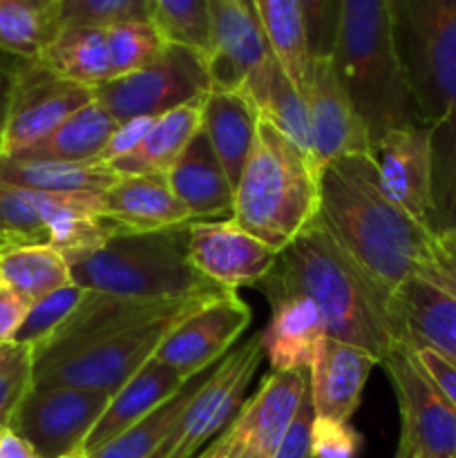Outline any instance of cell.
Returning <instances> with one entry per match:
<instances>
[{
	"instance_id": "obj_42",
	"label": "cell",
	"mask_w": 456,
	"mask_h": 458,
	"mask_svg": "<svg viewBox=\"0 0 456 458\" xmlns=\"http://www.w3.org/2000/svg\"><path fill=\"white\" fill-rule=\"evenodd\" d=\"M304 22H307L311 56H331L338 30L340 0H300Z\"/></svg>"
},
{
	"instance_id": "obj_37",
	"label": "cell",
	"mask_w": 456,
	"mask_h": 458,
	"mask_svg": "<svg viewBox=\"0 0 456 458\" xmlns=\"http://www.w3.org/2000/svg\"><path fill=\"white\" fill-rule=\"evenodd\" d=\"M107 47H110L112 79L132 74L141 67L150 65L165 49L168 38L161 34L155 21L121 22L107 27Z\"/></svg>"
},
{
	"instance_id": "obj_25",
	"label": "cell",
	"mask_w": 456,
	"mask_h": 458,
	"mask_svg": "<svg viewBox=\"0 0 456 458\" xmlns=\"http://www.w3.org/2000/svg\"><path fill=\"white\" fill-rule=\"evenodd\" d=\"M170 191L186 206L192 222L231 219L235 188L228 182L213 146L204 132H197L165 173Z\"/></svg>"
},
{
	"instance_id": "obj_50",
	"label": "cell",
	"mask_w": 456,
	"mask_h": 458,
	"mask_svg": "<svg viewBox=\"0 0 456 458\" xmlns=\"http://www.w3.org/2000/svg\"><path fill=\"white\" fill-rule=\"evenodd\" d=\"M197 458H231V434H228V429L222 437L215 438V441L210 443L208 450Z\"/></svg>"
},
{
	"instance_id": "obj_33",
	"label": "cell",
	"mask_w": 456,
	"mask_h": 458,
	"mask_svg": "<svg viewBox=\"0 0 456 458\" xmlns=\"http://www.w3.org/2000/svg\"><path fill=\"white\" fill-rule=\"evenodd\" d=\"M250 4L273 56L304 97L313 56L300 0H250Z\"/></svg>"
},
{
	"instance_id": "obj_53",
	"label": "cell",
	"mask_w": 456,
	"mask_h": 458,
	"mask_svg": "<svg viewBox=\"0 0 456 458\" xmlns=\"http://www.w3.org/2000/svg\"><path fill=\"white\" fill-rule=\"evenodd\" d=\"M237 458H264V456H259L258 452H253V450H244Z\"/></svg>"
},
{
	"instance_id": "obj_16",
	"label": "cell",
	"mask_w": 456,
	"mask_h": 458,
	"mask_svg": "<svg viewBox=\"0 0 456 458\" xmlns=\"http://www.w3.org/2000/svg\"><path fill=\"white\" fill-rule=\"evenodd\" d=\"M249 322L250 309L237 298L235 291H231L179 322L165 335L155 356L182 378L190 380L192 376L224 360Z\"/></svg>"
},
{
	"instance_id": "obj_40",
	"label": "cell",
	"mask_w": 456,
	"mask_h": 458,
	"mask_svg": "<svg viewBox=\"0 0 456 458\" xmlns=\"http://www.w3.org/2000/svg\"><path fill=\"white\" fill-rule=\"evenodd\" d=\"M83 298L85 289L76 286L74 282L63 286V289L54 291V293L45 295V298H40L38 302H34L30 307L25 320H22V325L13 334L12 343L30 349H36L38 344H43L76 311V307H79Z\"/></svg>"
},
{
	"instance_id": "obj_55",
	"label": "cell",
	"mask_w": 456,
	"mask_h": 458,
	"mask_svg": "<svg viewBox=\"0 0 456 458\" xmlns=\"http://www.w3.org/2000/svg\"><path fill=\"white\" fill-rule=\"evenodd\" d=\"M0 284H3V277H0Z\"/></svg>"
},
{
	"instance_id": "obj_34",
	"label": "cell",
	"mask_w": 456,
	"mask_h": 458,
	"mask_svg": "<svg viewBox=\"0 0 456 458\" xmlns=\"http://www.w3.org/2000/svg\"><path fill=\"white\" fill-rule=\"evenodd\" d=\"M217 365L201 371V374L192 376V378L188 380V383L183 385L174 396H170L168 401L161 403L156 410H152L150 414H148L146 419L139 420L137 425L125 429L123 434L112 438L110 443L101 445L98 450L88 452L89 458H152L155 456V452L164 445L168 434L173 432L174 423H177L179 416L183 414L188 403H190L192 396L199 392L201 385L213 376V371L217 369Z\"/></svg>"
},
{
	"instance_id": "obj_23",
	"label": "cell",
	"mask_w": 456,
	"mask_h": 458,
	"mask_svg": "<svg viewBox=\"0 0 456 458\" xmlns=\"http://www.w3.org/2000/svg\"><path fill=\"white\" fill-rule=\"evenodd\" d=\"M376 365L378 360L365 349L326 338L308 367V394L316 419L349 423Z\"/></svg>"
},
{
	"instance_id": "obj_29",
	"label": "cell",
	"mask_w": 456,
	"mask_h": 458,
	"mask_svg": "<svg viewBox=\"0 0 456 458\" xmlns=\"http://www.w3.org/2000/svg\"><path fill=\"white\" fill-rule=\"evenodd\" d=\"M246 94L258 107L259 119L268 121L311 159L308 110L302 92L291 83L275 56H268L244 83ZM313 165V164H311Z\"/></svg>"
},
{
	"instance_id": "obj_22",
	"label": "cell",
	"mask_w": 456,
	"mask_h": 458,
	"mask_svg": "<svg viewBox=\"0 0 456 458\" xmlns=\"http://www.w3.org/2000/svg\"><path fill=\"white\" fill-rule=\"evenodd\" d=\"M271 302V322L259 331L264 356L273 371L308 369L329 338L326 322L311 298L295 291H264Z\"/></svg>"
},
{
	"instance_id": "obj_52",
	"label": "cell",
	"mask_w": 456,
	"mask_h": 458,
	"mask_svg": "<svg viewBox=\"0 0 456 458\" xmlns=\"http://www.w3.org/2000/svg\"><path fill=\"white\" fill-rule=\"evenodd\" d=\"M18 344L9 343V344H0V365H4V362L9 360V358L13 356V352H16Z\"/></svg>"
},
{
	"instance_id": "obj_48",
	"label": "cell",
	"mask_w": 456,
	"mask_h": 458,
	"mask_svg": "<svg viewBox=\"0 0 456 458\" xmlns=\"http://www.w3.org/2000/svg\"><path fill=\"white\" fill-rule=\"evenodd\" d=\"M0 458H36L30 443L12 428L0 429Z\"/></svg>"
},
{
	"instance_id": "obj_18",
	"label": "cell",
	"mask_w": 456,
	"mask_h": 458,
	"mask_svg": "<svg viewBox=\"0 0 456 458\" xmlns=\"http://www.w3.org/2000/svg\"><path fill=\"white\" fill-rule=\"evenodd\" d=\"M208 22L210 89H241L246 79L273 56L253 4L250 0H208Z\"/></svg>"
},
{
	"instance_id": "obj_32",
	"label": "cell",
	"mask_w": 456,
	"mask_h": 458,
	"mask_svg": "<svg viewBox=\"0 0 456 458\" xmlns=\"http://www.w3.org/2000/svg\"><path fill=\"white\" fill-rule=\"evenodd\" d=\"M38 61L63 79L92 89L112 79L107 31L98 27H61Z\"/></svg>"
},
{
	"instance_id": "obj_35",
	"label": "cell",
	"mask_w": 456,
	"mask_h": 458,
	"mask_svg": "<svg viewBox=\"0 0 456 458\" xmlns=\"http://www.w3.org/2000/svg\"><path fill=\"white\" fill-rule=\"evenodd\" d=\"M58 30L56 0H0V54L38 61Z\"/></svg>"
},
{
	"instance_id": "obj_46",
	"label": "cell",
	"mask_w": 456,
	"mask_h": 458,
	"mask_svg": "<svg viewBox=\"0 0 456 458\" xmlns=\"http://www.w3.org/2000/svg\"><path fill=\"white\" fill-rule=\"evenodd\" d=\"M155 119H150V116H143V119H132V121H125V123L116 125V130L112 132L110 141H107L106 150L101 152L98 161H103V164H112V161L121 159V157L128 155L130 150H134V148L139 146V141L146 137V132L150 130V125L155 123Z\"/></svg>"
},
{
	"instance_id": "obj_44",
	"label": "cell",
	"mask_w": 456,
	"mask_h": 458,
	"mask_svg": "<svg viewBox=\"0 0 456 458\" xmlns=\"http://www.w3.org/2000/svg\"><path fill=\"white\" fill-rule=\"evenodd\" d=\"M313 420H316V414H313L311 394H308L300 407L298 416H295L293 425L284 434L271 458H316L313 454Z\"/></svg>"
},
{
	"instance_id": "obj_41",
	"label": "cell",
	"mask_w": 456,
	"mask_h": 458,
	"mask_svg": "<svg viewBox=\"0 0 456 458\" xmlns=\"http://www.w3.org/2000/svg\"><path fill=\"white\" fill-rule=\"evenodd\" d=\"M34 387L31 349L18 344L13 356L0 365V429L9 428L25 394Z\"/></svg>"
},
{
	"instance_id": "obj_45",
	"label": "cell",
	"mask_w": 456,
	"mask_h": 458,
	"mask_svg": "<svg viewBox=\"0 0 456 458\" xmlns=\"http://www.w3.org/2000/svg\"><path fill=\"white\" fill-rule=\"evenodd\" d=\"M411 352H414L416 360H418V365L423 367L425 374L432 378V383L441 389L443 396H445L456 410V365L454 362H450L447 358H443L441 353H436L434 349H427V347L411 349Z\"/></svg>"
},
{
	"instance_id": "obj_7",
	"label": "cell",
	"mask_w": 456,
	"mask_h": 458,
	"mask_svg": "<svg viewBox=\"0 0 456 458\" xmlns=\"http://www.w3.org/2000/svg\"><path fill=\"white\" fill-rule=\"evenodd\" d=\"M116 235L103 219L101 195L30 191L0 182V250L52 246L79 253Z\"/></svg>"
},
{
	"instance_id": "obj_10",
	"label": "cell",
	"mask_w": 456,
	"mask_h": 458,
	"mask_svg": "<svg viewBox=\"0 0 456 458\" xmlns=\"http://www.w3.org/2000/svg\"><path fill=\"white\" fill-rule=\"evenodd\" d=\"M262 360L264 349L259 334L237 352L228 353L192 396L173 432L152 458H197L206 443L222 437L240 414L246 389Z\"/></svg>"
},
{
	"instance_id": "obj_38",
	"label": "cell",
	"mask_w": 456,
	"mask_h": 458,
	"mask_svg": "<svg viewBox=\"0 0 456 458\" xmlns=\"http://www.w3.org/2000/svg\"><path fill=\"white\" fill-rule=\"evenodd\" d=\"M155 21L152 0H58L61 27H107Z\"/></svg>"
},
{
	"instance_id": "obj_24",
	"label": "cell",
	"mask_w": 456,
	"mask_h": 458,
	"mask_svg": "<svg viewBox=\"0 0 456 458\" xmlns=\"http://www.w3.org/2000/svg\"><path fill=\"white\" fill-rule=\"evenodd\" d=\"M103 219L121 233H156L192 222L165 174H119L101 195Z\"/></svg>"
},
{
	"instance_id": "obj_14",
	"label": "cell",
	"mask_w": 456,
	"mask_h": 458,
	"mask_svg": "<svg viewBox=\"0 0 456 458\" xmlns=\"http://www.w3.org/2000/svg\"><path fill=\"white\" fill-rule=\"evenodd\" d=\"M304 101L308 110L311 164L317 174L347 157H374L369 128L340 85L329 56L311 61Z\"/></svg>"
},
{
	"instance_id": "obj_4",
	"label": "cell",
	"mask_w": 456,
	"mask_h": 458,
	"mask_svg": "<svg viewBox=\"0 0 456 458\" xmlns=\"http://www.w3.org/2000/svg\"><path fill=\"white\" fill-rule=\"evenodd\" d=\"M190 224L156 233H121L89 250L65 253L72 282L94 293L150 304L231 293L192 267Z\"/></svg>"
},
{
	"instance_id": "obj_12",
	"label": "cell",
	"mask_w": 456,
	"mask_h": 458,
	"mask_svg": "<svg viewBox=\"0 0 456 458\" xmlns=\"http://www.w3.org/2000/svg\"><path fill=\"white\" fill-rule=\"evenodd\" d=\"M110 398V394L67 385H34L9 428L30 443L36 458H65L83 452Z\"/></svg>"
},
{
	"instance_id": "obj_27",
	"label": "cell",
	"mask_w": 456,
	"mask_h": 458,
	"mask_svg": "<svg viewBox=\"0 0 456 458\" xmlns=\"http://www.w3.org/2000/svg\"><path fill=\"white\" fill-rule=\"evenodd\" d=\"M188 380L182 378L174 369L152 356L128 383L121 385L119 392L112 394L106 411L101 414L98 423L94 425L92 434L85 441L83 452H94L101 445L110 443L125 429L137 425L146 419L152 410L168 401L170 396L179 392Z\"/></svg>"
},
{
	"instance_id": "obj_39",
	"label": "cell",
	"mask_w": 456,
	"mask_h": 458,
	"mask_svg": "<svg viewBox=\"0 0 456 458\" xmlns=\"http://www.w3.org/2000/svg\"><path fill=\"white\" fill-rule=\"evenodd\" d=\"M155 22L168 43L186 45L206 58L210 45L208 0H152Z\"/></svg>"
},
{
	"instance_id": "obj_47",
	"label": "cell",
	"mask_w": 456,
	"mask_h": 458,
	"mask_svg": "<svg viewBox=\"0 0 456 458\" xmlns=\"http://www.w3.org/2000/svg\"><path fill=\"white\" fill-rule=\"evenodd\" d=\"M30 307L31 304L27 300H22L12 289L0 284V344L12 343L13 334L22 325Z\"/></svg>"
},
{
	"instance_id": "obj_28",
	"label": "cell",
	"mask_w": 456,
	"mask_h": 458,
	"mask_svg": "<svg viewBox=\"0 0 456 458\" xmlns=\"http://www.w3.org/2000/svg\"><path fill=\"white\" fill-rule=\"evenodd\" d=\"M116 125L119 123L112 119L110 112L94 98L92 103L67 116L47 137L7 157L31 161H63V164L98 161Z\"/></svg>"
},
{
	"instance_id": "obj_6",
	"label": "cell",
	"mask_w": 456,
	"mask_h": 458,
	"mask_svg": "<svg viewBox=\"0 0 456 458\" xmlns=\"http://www.w3.org/2000/svg\"><path fill=\"white\" fill-rule=\"evenodd\" d=\"M398 54L425 125L456 116V0H392Z\"/></svg>"
},
{
	"instance_id": "obj_3",
	"label": "cell",
	"mask_w": 456,
	"mask_h": 458,
	"mask_svg": "<svg viewBox=\"0 0 456 458\" xmlns=\"http://www.w3.org/2000/svg\"><path fill=\"white\" fill-rule=\"evenodd\" d=\"M329 58L371 143L389 130L425 125L398 54L392 0H340Z\"/></svg>"
},
{
	"instance_id": "obj_20",
	"label": "cell",
	"mask_w": 456,
	"mask_h": 458,
	"mask_svg": "<svg viewBox=\"0 0 456 458\" xmlns=\"http://www.w3.org/2000/svg\"><path fill=\"white\" fill-rule=\"evenodd\" d=\"M182 302H186V300H182ZM177 304L179 302H134V300L85 291V298L80 300L76 311L58 327L56 334L36 349H31V360H34V365H43V362L72 356V353L92 347V344L101 343L110 335L132 329V327L143 325L148 320H155Z\"/></svg>"
},
{
	"instance_id": "obj_30",
	"label": "cell",
	"mask_w": 456,
	"mask_h": 458,
	"mask_svg": "<svg viewBox=\"0 0 456 458\" xmlns=\"http://www.w3.org/2000/svg\"><path fill=\"white\" fill-rule=\"evenodd\" d=\"M201 103L204 98L156 116L155 123L134 150L112 161L121 174H165L179 159L190 139L201 130Z\"/></svg>"
},
{
	"instance_id": "obj_43",
	"label": "cell",
	"mask_w": 456,
	"mask_h": 458,
	"mask_svg": "<svg viewBox=\"0 0 456 458\" xmlns=\"http://www.w3.org/2000/svg\"><path fill=\"white\" fill-rule=\"evenodd\" d=\"M362 437L349 423L313 420V454L316 458H356Z\"/></svg>"
},
{
	"instance_id": "obj_26",
	"label": "cell",
	"mask_w": 456,
	"mask_h": 458,
	"mask_svg": "<svg viewBox=\"0 0 456 458\" xmlns=\"http://www.w3.org/2000/svg\"><path fill=\"white\" fill-rule=\"evenodd\" d=\"M259 112L244 89H210L201 103V132L208 137L228 182L235 188L258 139Z\"/></svg>"
},
{
	"instance_id": "obj_11",
	"label": "cell",
	"mask_w": 456,
	"mask_h": 458,
	"mask_svg": "<svg viewBox=\"0 0 456 458\" xmlns=\"http://www.w3.org/2000/svg\"><path fill=\"white\" fill-rule=\"evenodd\" d=\"M401 410V443L393 458H456V410L416 360L396 344L383 360Z\"/></svg>"
},
{
	"instance_id": "obj_17",
	"label": "cell",
	"mask_w": 456,
	"mask_h": 458,
	"mask_svg": "<svg viewBox=\"0 0 456 458\" xmlns=\"http://www.w3.org/2000/svg\"><path fill=\"white\" fill-rule=\"evenodd\" d=\"M277 250L246 233L235 219L192 222L188 226V258L192 267L228 291L255 286L271 273Z\"/></svg>"
},
{
	"instance_id": "obj_49",
	"label": "cell",
	"mask_w": 456,
	"mask_h": 458,
	"mask_svg": "<svg viewBox=\"0 0 456 458\" xmlns=\"http://www.w3.org/2000/svg\"><path fill=\"white\" fill-rule=\"evenodd\" d=\"M9 85H12V65H4L0 61V152H3V134L4 121H7V106H9Z\"/></svg>"
},
{
	"instance_id": "obj_36",
	"label": "cell",
	"mask_w": 456,
	"mask_h": 458,
	"mask_svg": "<svg viewBox=\"0 0 456 458\" xmlns=\"http://www.w3.org/2000/svg\"><path fill=\"white\" fill-rule=\"evenodd\" d=\"M0 277L7 289L30 304L72 284L65 255L52 246H21L0 250Z\"/></svg>"
},
{
	"instance_id": "obj_51",
	"label": "cell",
	"mask_w": 456,
	"mask_h": 458,
	"mask_svg": "<svg viewBox=\"0 0 456 458\" xmlns=\"http://www.w3.org/2000/svg\"><path fill=\"white\" fill-rule=\"evenodd\" d=\"M438 233V240H441L443 249H445L447 253V259H450V268L452 273H454L456 277V231H452V228H441Z\"/></svg>"
},
{
	"instance_id": "obj_5",
	"label": "cell",
	"mask_w": 456,
	"mask_h": 458,
	"mask_svg": "<svg viewBox=\"0 0 456 458\" xmlns=\"http://www.w3.org/2000/svg\"><path fill=\"white\" fill-rule=\"evenodd\" d=\"M320 215V174L311 159L268 121L235 186L232 219L282 253Z\"/></svg>"
},
{
	"instance_id": "obj_31",
	"label": "cell",
	"mask_w": 456,
	"mask_h": 458,
	"mask_svg": "<svg viewBox=\"0 0 456 458\" xmlns=\"http://www.w3.org/2000/svg\"><path fill=\"white\" fill-rule=\"evenodd\" d=\"M110 164L88 161V164H63V161H31L16 157H0V182L18 188H30L56 195H103L119 179Z\"/></svg>"
},
{
	"instance_id": "obj_15",
	"label": "cell",
	"mask_w": 456,
	"mask_h": 458,
	"mask_svg": "<svg viewBox=\"0 0 456 458\" xmlns=\"http://www.w3.org/2000/svg\"><path fill=\"white\" fill-rule=\"evenodd\" d=\"M434 125L389 130L374 143V159L383 195L418 224L434 228Z\"/></svg>"
},
{
	"instance_id": "obj_9",
	"label": "cell",
	"mask_w": 456,
	"mask_h": 458,
	"mask_svg": "<svg viewBox=\"0 0 456 458\" xmlns=\"http://www.w3.org/2000/svg\"><path fill=\"white\" fill-rule=\"evenodd\" d=\"M97 101L116 123L165 114L210 92L206 58L195 49L168 43L164 52L141 70L116 76L94 89Z\"/></svg>"
},
{
	"instance_id": "obj_1",
	"label": "cell",
	"mask_w": 456,
	"mask_h": 458,
	"mask_svg": "<svg viewBox=\"0 0 456 458\" xmlns=\"http://www.w3.org/2000/svg\"><path fill=\"white\" fill-rule=\"evenodd\" d=\"M317 217L384 295L410 277L456 295L438 233L383 195L374 157H347L322 170Z\"/></svg>"
},
{
	"instance_id": "obj_54",
	"label": "cell",
	"mask_w": 456,
	"mask_h": 458,
	"mask_svg": "<svg viewBox=\"0 0 456 458\" xmlns=\"http://www.w3.org/2000/svg\"><path fill=\"white\" fill-rule=\"evenodd\" d=\"M65 458H89V454H88V452H76V454H70Z\"/></svg>"
},
{
	"instance_id": "obj_13",
	"label": "cell",
	"mask_w": 456,
	"mask_h": 458,
	"mask_svg": "<svg viewBox=\"0 0 456 458\" xmlns=\"http://www.w3.org/2000/svg\"><path fill=\"white\" fill-rule=\"evenodd\" d=\"M97 98L92 88L67 81L43 61L16 58L12 65L7 121H4L0 157L25 150L47 137L67 116Z\"/></svg>"
},
{
	"instance_id": "obj_56",
	"label": "cell",
	"mask_w": 456,
	"mask_h": 458,
	"mask_svg": "<svg viewBox=\"0 0 456 458\" xmlns=\"http://www.w3.org/2000/svg\"><path fill=\"white\" fill-rule=\"evenodd\" d=\"M56 3H58V0H56Z\"/></svg>"
},
{
	"instance_id": "obj_2",
	"label": "cell",
	"mask_w": 456,
	"mask_h": 458,
	"mask_svg": "<svg viewBox=\"0 0 456 458\" xmlns=\"http://www.w3.org/2000/svg\"><path fill=\"white\" fill-rule=\"evenodd\" d=\"M264 291H295L313 300L329 338L365 349L383 365L402 343L387 295L358 267L317 217L280 255L262 282Z\"/></svg>"
},
{
	"instance_id": "obj_8",
	"label": "cell",
	"mask_w": 456,
	"mask_h": 458,
	"mask_svg": "<svg viewBox=\"0 0 456 458\" xmlns=\"http://www.w3.org/2000/svg\"><path fill=\"white\" fill-rule=\"evenodd\" d=\"M222 298V295H219ZM217 298L186 300L164 316L110 335L88 349L58 358V360L34 365V385H67V387L92 389L114 394L128 383L156 353L165 335L204 304Z\"/></svg>"
},
{
	"instance_id": "obj_19",
	"label": "cell",
	"mask_w": 456,
	"mask_h": 458,
	"mask_svg": "<svg viewBox=\"0 0 456 458\" xmlns=\"http://www.w3.org/2000/svg\"><path fill=\"white\" fill-rule=\"evenodd\" d=\"M307 396L308 369L273 371L258 394L241 405L228 428L231 458H237L244 450L258 452L264 458L275 454Z\"/></svg>"
},
{
	"instance_id": "obj_21",
	"label": "cell",
	"mask_w": 456,
	"mask_h": 458,
	"mask_svg": "<svg viewBox=\"0 0 456 458\" xmlns=\"http://www.w3.org/2000/svg\"><path fill=\"white\" fill-rule=\"evenodd\" d=\"M387 309L407 347L434 349L456 365V295L410 277L387 295Z\"/></svg>"
}]
</instances>
